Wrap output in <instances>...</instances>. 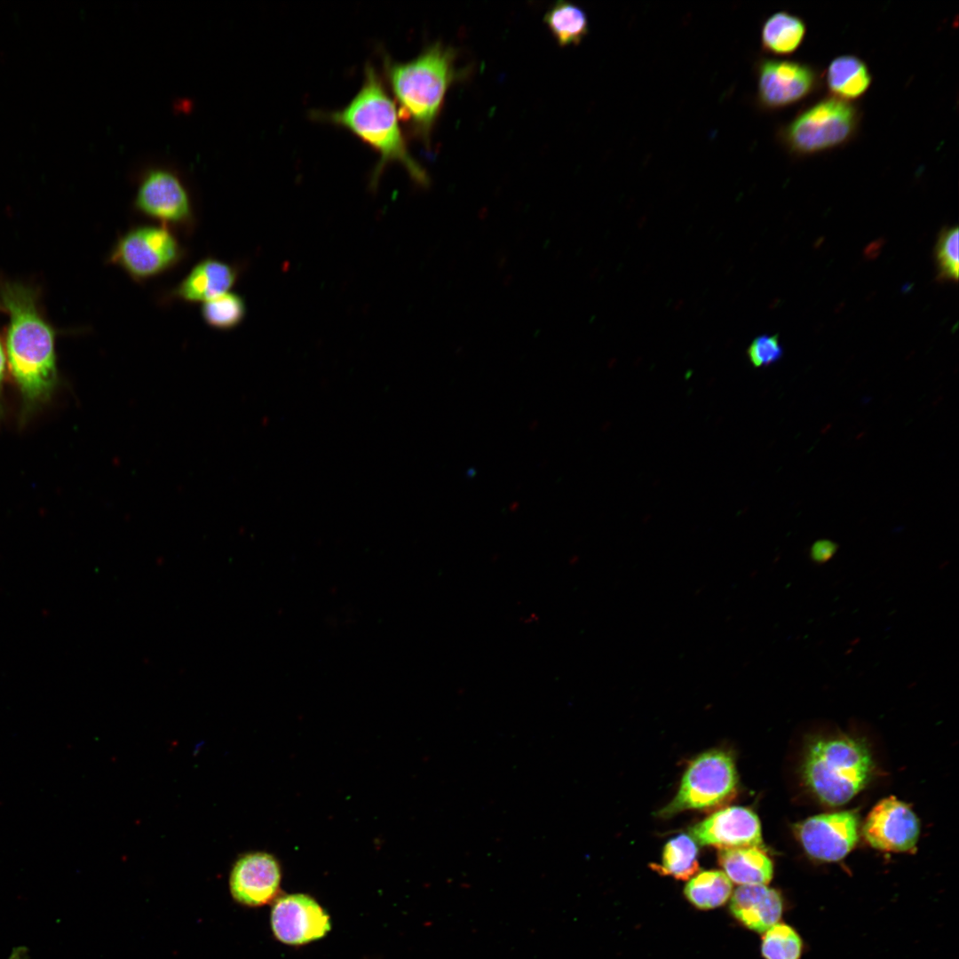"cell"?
<instances>
[{
	"label": "cell",
	"instance_id": "6da1fadb",
	"mask_svg": "<svg viewBox=\"0 0 959 959\" xmlns=\"http://www.w3.org/2000/svg\"><path fill=\"white\" fill-rule=\"evenodd\" d=\"M0 305L9 318L4 340L7 367L26 420L50 400L56 389L55 332L40 313L34 290L24 284H2Z\"/></svg>",
	"mask_w": 959,
	"mask_h": 959
},
{
	"label": "cell",
	"instance_id": "7a4b0ae2",
	"mask_svg": "<svg viewBox=\"0 0 959 959\" xmlns=\"http://www.w3.org/2000/svg\"><path fill=\"white\" fill-rule=\"evenodd\" d=\"M313 116L348 130L377 153L379 159L372 172L371 186H376L383 170L392 162L401 164L420 186L429 185L424 169L408 151L396 104L371 65L365 67L362 85L345 107L332 112H313Z\"/></svg>",
	"mask_w": 959,
	"mask_h": 959
},
{
	"label": "cell",
	"instance_id": "3957f363",
	"mask_svg": "<svg viewBox=\"0 0 959 959\" xmlns=\"http://www.w3.org/2000/svg\"><path fill=\"white\" fill-rule=\"evenodd\" d=\"M456 59L455 50L440 43L431 44L408 62L384 57V72L399 116L427 146L448 89L458 76Z\"/></svg>",
	"mask_w": 959,
	"mask_h": 959
},
{
	"label": "cell",
	"instance_id": "277c9868",
	"mask_svg": "<svg viewBox=\"0 0 959 959\" xmlns=\"http://www.w3.org/2000/svg\"><path fill=\"white\" fill-rule=\"evenodd\" d=\"M873 767L870 753L860 741L821 737L806 749L803 777L820 801L835 806L847 803L866 786Z\"/></svg>",
	"mask_w": 959,
	"mask_h": 959
},
{
	"label": "cell",
	"instance_id": "5b68a950",
	"mask_svg": "<svg viewBox=\"0 0 959 959\" xmlns=\"http://www.w3.org/2000/svg\"><path fill=\"white\" fill-rule=\"evenodd\" d=\"M134 211L176 233L191 234L197 225L192 192L180 171L170 164L150 163L135 174Z\"/></svg>",
	"mask_w": 959,
	"mask_h": 959
},
{
	"label": "cell",
	"instance_id": "8992f818",
	"mask_svg": "<svg viewBox=\"0 0 959 959\" xmlns=\"http://www.w3.org/2000/svg\"><path fill=\"white\" fill-rule=\"evenodd\" d=\"M186 256L175 231L160 224H139L116 237L107 263L144 283L173 270Z\"/></svg>",
	"mask_w": 959,
	"mask_h": 959
},
{
	"label": "cell",
	"instance_id": "52a82bcc",
	"mask_svg": "<svg viewBox=\"0 0 959 959\" xmlns=\"http://www.w3.org/2000/svg\"><path fill=\"white\" fill-rule=\"evenodd\" d=\"M860 121L858 107L829 96L802 109L781 129V141L789 153L805 156L850 141Z\"/></svg>",
	"mask_w": 959,
	"mask_h": 959
},
{
	"label": "cell",
	"instance_id": "ba28073f",
	"mask_svg": "<svg viewBox=\"0 0 959 959\" xmlns=\"http://www.w3.org/2000/svg\"><path fill=\"white\" fill-rule=\"evenodd\" d=\"M737 785L732 756L719 749L706 751L690 762L677 795L657 815L670 818L686 810L717 807L734 797Z\"/></svg>",
	"mask_w": 959,
	"mask_h": 959
},
{
	"label": "cell",
	"instance_id": "9c48e42d",
	"mask_svg": "<svg viewBox=\"0 0 959 959\" xmlns=\"http://www.w3.org/2000/svg\"><path fill=\"white\" fill-rule=\"evenodd\" d=\"M757 71L758 100L769 109L797 103L820 84L816 67L797 60L764 59L759 61Z\"/></svg>",
	"mask_w": 959,
	"mask_h": 959
},
{
	"label": "cell",
	"instance_id": "30bf717a",
	"mask_svg": "<svg viewBox=\"0 0 959 959\" xmlns=\"http://www.w3.org/2000/svg\"><path fill=\"white\" fill-rule=\"evenodd\" d=\"M271 928L281 943L300 946L325 937L331 923L329 914L313 898L294 893L273 900Z\"/></svg>",
	"mask_w": 959,
	"mask_h": 959
},
{
	"label": "cell",
	"instance_id": "8fae6325",
	"mask_svg": "<svg viewBox=\"0 0 959 959\" xmlns=\"http://www.w3.org/2000/svg\"><path fill=\"white\" fill-rule=\"evenodd\" d=\"M859 819L853 812L810 817L796 826L805 852L814 859L837 861L854 847L859 837Z\"/></svg>",
	"mask_w": 959,
	"mask_h": 959
},
{
	"label": "cell",
	"instance_id": "7c38bea8",
	"mask_svg": "<svg viewBox=\"0 0 959 959\" xmlns=\"http://www.w3.org/2000/svg\"><path fill=\"white\" fill-rule=\"evenodd\" d=\"M281 880V867L273 855L262 852L246 853L231 869L230 893L240 905L261 907L277 898Z\"/></svg>",
	"mask_w": 959,
	"mask_h": 959
},
{
	"label": "cell",
	"instance_id": "4fadbf2b",
	"mask_svg": "<svg viewBox=\"0 0 959 959\" xmlns=\"http://www.w3.org/2000/svg\"><path fill=\"white\" fill-rule=\"evenodd\" d=\"M919 832V821L914 812L894 797L876 804L863 827L868 843L887 852L910 851L917 842Z\"/></svg>",
	"mask_w": 959,
	"mask_h": 959
},
{
	"label": "cell",
	"instance_id": "5bb4252c",
	"mask_svg": "<svg viewBox=\"0 0 959 959\" xmlns=\"http://www.w3.org/2000/svg\"><path fill=\"white\" fill-rule=\"evenodd\" d=\"M690 836L701 845L719 849L759 846L761 826L751 810L731 806L710 814L689 828Z\"/></svg>",
	"mask_w": 959,
	"mask_h": 959
},
{
	"label": "cell",
	"instance_id": "9a60e30c",
	"mask_svg": "<svg viewBox=\"0 0 959 959\" xmlns=\"http://www.w3.org/2000/svg\"><path fill=\"white\" fill-rule=\"evenodd\" d=\"M238 265L213 257L198 261L174 287L165 292L162 302L204 303L230 291L240 277Z\"/></svg>",
	"mask_w": 959,
	"mask_h": 959
},
{
	"label": "cell",
	"instance_id": "2e32d148",
	"mask_svg": "<svg viewBox=\"0 0 959 959\" xmlns=\"http://www.w3.org/2000/svg\"><path fill=\"white\" fill-rule=\"evenodd\" d=\"M734 917L749 929L765 932L778 923L782 913L780 893L765 884L740 885L731 899Z\"/></svg>",
	"mask_w": 959,
	"mask_h": 959
},
{
	"label": "cell",
	"instance_id": "e0dca14e",
	"mask_svg": "<svg viewBox=\"0 0 959 959\" xmlns=\"http://www.w3.org/2000/svg\"><path fill=\"white\" fill-rule=\"evenodd\" d=\"M718 863L740 885L766 884L773 877V862L759 846L719 849Z\"/></svg>",
	"mask_w": 959,
	"mask_h": 959
},
{
	"label": "cell",
	"instance_id": "ac0fdd59",
	"mask_svg": "<svg viewBox=\"0 0 959 959\" xmlns=\"http://www.w3.org/2000/svg\"><path fill=\"white\" fill-rule=\"evenodd\" d=\"M871 82L866 62L852 54L836 57L826 71V83L832 96L846 101L861 97Z\"/></svg>",
	"mask_w": 959,
	"mask_h": 959
},
{
	"label": "cell",
	"instance_id": "d6986e66",
	"mask_svg": "<svg viewBox=\"0 0 959 959\" xmlns=\"http://www.w3.org/2000/svg\"><path fill=\"white\" fill-rule=\"evenodd\" d=\"M805 33L806 25L800 17L784 11L777 12L762 26V47L773 54L789 55L802 44Z\"/></svg>",
	"mask_w": 959,
	"mask_h": 959
},
{
	"label": "cell",
	"instance_id": "ffe728a7",
	"mask_svg": "<svg viewBox=\"0 0 959 959\" xmlns=\"http://www.w3.org/2000/svg\"><path fill=\"white\" fill-rule=\"evenodd\" d=\"M543 20L560 46L579 44L589 30L586 13L577 5L558 1Z\"/></svg>",
	"mask_w": 959,
	"mask_h": 959
},
{
	"label": "cell",
	"instance_id": "44dd1931",
	"mask_svg": "<svg viewBox=\"0 0 959 959\" xmlns=\"http://www.w3.org/2000/svg\"><path fill=\"white\" fill-rule=\"evenodd\" d=\"M697 855L695 841L690 836L680 834L666 843L662 863L653 864L652 868L662 875L688 880L699 870Z\"/></svg>",
	"mask_w": 959,
	"mask_h": 959
},
{
	"label": "cell",
	"instance_id": "7402d4cb",
	"mask_svg": "<svg viewBox=\"0 0 959 959\" xmlns=\"http://www.w3.org/2000/svg\"><path fill=\"white\" fill-rule=\"evenodd\" d=\"M732 884L720 870L703 871L690 878L685 895L696 907L714 908L724 904L731 895Z\"/></svg>",
	"mask_w": 959,
	"mask_h": 959
},
{
	"label": "cell",
	"instance_id": "603a6c76",
	"mask_svg": "<svg viewBox=\"0 0 959 959\" xmlns=\"http://www.w3.org/2000/svg\"><path fill=\"white\" fill-rule=\"evenodd\" d=\"M200 314L207 326L218 330H231L245 319L247 305L240 294L228 291L202 303Z\"/></svg>",
	"mask_w": 959,
	"mask_h": 959
},
{
	"label": "cell",
	"instance_id": "cb8c5ba5",
	"mask_svg": "<svg viewBox=\"0 0 959 959\" xmlns=\"http://www.w3.org/2000/svg\"><path fill=\"white\" fill-rule=\"evenodd\" d=\"M801 951L800 937L786 924H774L763 937L762 954L765 959H799Z\"/></svg>",
	"mask_w": 959,
	"mask_h": 959
},
{
	"label": "cell",
	"instance_id": "d4e9b609",
	"mask_svg": "<svg viewBox=\"0 0 959 959\" xmlns=\"http://www.w3.org/2000/svg\"><path fill=\"white\" fill-rule=\"evenodd\" d=\"M959 231L957 226L943 228L935 247V258L939 281L957 282L959 276Z\"/></svg>",
	"mask_w": 959,
	"mask_h": 959
},
{
	"label": "cell",
	"instance_id": "484cf974",
	"mask_svg": "<svg viewBox=\"0 0 959 959\" xmlns=\"http://www.w3.org/2000/svg\"><path fill=\"white\" fill-rule=\"evenodd\" d=\"M747 355L755 368L765 367L781 359L783 347L778 336L762 335L751 342Z\"/></svg>",
	"mask_w": 959,
	"mask_h": 959
},
{
	"label": "cell",
	"instance_id": "4316f807",
	"mask_svg": "<svg viewBox=\"0 0 959 959\" xmlns=\"http://www.w3.org/2000/svg\"><path fill=\"white\" fill-rule=\"evenodd\" d=\"M838 544L829 539L815 541L810 548V559L816 564H823L830 560L837 551Z\"/></svg>",
	"mask_w": 959,
	"mask_h": 959
},
{
	"label": "cell",
	"instance_id": "83f0119b",
	"mask_svg": "<svg viewBox=\"0 0 959 959\" xmlns=\"http://www.w3.org/2000/svg\"><path fill=\"white\" fill-rule=\"evenodd\" d=\"M6 364H7V361H6L5 350H4V344L2 343V341L0 339V416L3 414V392H4L3 389H4V378H5V375H6Z\"/></svg>",
	"mask_w": 959,
	"mask_h": 959
},
{
	"label": "cell",
	"instance_id": "f1b7e54d",
	"mask_svg": "<svg viewBox=\"0 0 959 959\" xmlns=\"http://www.w3.org/2000/svg\"><path fill=\"white\" fill-rule=\"evenodd\" d=\"M7 959H29V949L22 945L14 947Z\"/></svg>",
	"mask_w": 959,
	"mask_h": 959
}]
</instances>
